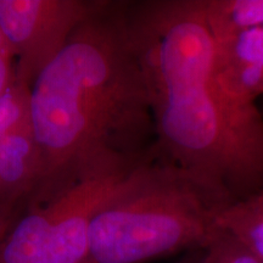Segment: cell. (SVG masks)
Masks as SVG:
<instances>
[{
    "mask_svg": "<svg viewBox=\"0 0 263 263\" xmlns=\"http://www.w3.org/2000/svg\"><path fill=\"white\" fill-rule=\"evenodd\" d=\"M216 224L263 262V185L219 211Z\"/></svg>",
    "mask_w": 263,
    "mask_h": 263,
    "instance_id": "cell-7",
    "label": "cell"
},
{
    "mask_svg": "<svg viewBox=\"0 0 263 263\" xmlns=\"http://www.w3.org/2000/svg\"><path fill=\"white\" fill-rule=\"evenodd\" d=\"M217 76L227 91L248 104L263 95V28L216 41Z\"/></svg>",
    "mask_w": 263,
    "mask_h": 263,
    "instance_id": "cell-5",
    "label": "cell"
},
{
    "mask_svg": "<svg viewBox=\"0 0 263 263\" xmlns=\"http://www.w3.org/2000/svg\"><path fill=\"white\" fill-rule=\"evenodd\" d=\"M93 4L85 0H0V29L15 52L16 83L32 87Z\"/></svg>",
    "mask_w": 263,
    "mask_h": 263,
    "instance_id": "cell-4",
    "label": "cell"
},
{
    "mask_svg": "<svg viewBox=\"0 0 263 263\" xmlns=\"http://www.w3.org/2000/svg\"><path fill=\"white\" fill-rule=\"evenodd\" d=\"M200 263H263L242 246L238 240L219 232L212 241L201 250Z\"/></svg>",
    "mask_w": 263,
    "mask_h": 263,
    "instance_id": "cell-10",
    "label": "cell"
},
{
    "mask_svg": "<svg viewBox=\"0 0 263 263\" xmlns=\"http://www.w3.org/2000/svg\"><path fill=\"white\" fill-rule=\"evenodd\" d=\"M203 8L216 41L263 28V0H203Z\"/></svg>",
    "mask_w": 263,
    "mask_h": 263,
    "instance_id": "cell-8",
    "label": "cell"
},
{
    "mask_svg": "<svg viewBox=\"0 0 263 263\" xmlns=\"http://www.w3.org/2000/svg\"><path fill=\"white\" fill-rule=\"evenodd\" d=\"M228 205L216 190L153 153L94 217L83 263H145L205 249L221 232L216 218Z\"/></svg>",
    "mask_w": 263,
    "mask_h": 263,
    "instance_id": "cell-3",
    "label": "cell"
},
{
    "mask_svg": "<svg viewBox=\"0 0 263 263\" xmlns=\"http://www.w3.org/2000/svg\"><path fill=\"white\" fill-rule=\"evenodd\" d=\"M16 82V58L4 33L0 29V97Z\"/></svg>",
    "mask_w": 263,
    "mask_h": 263,
    "instance_id": "cell-11",
    "label": "cell"
},
{
    "mask_svg": "<svg viewBox=\"0 0 263 263\" xmlns=\"http://www.w3.org/2000/svg\"><path fill=\"white\" fill-rule=\"evenodd\" d=\"M129 34L153 116L154 155L228 201L263 185V116L217 76L203 0L127 2Z\"/></svg>",
    "mask_w": 263,
    "mask_h": 263,
    "instance_id": "cell-1",
    "label": "cell"
},
{
    "mask_svg": "<svg viewBox=\"0 0 263 263\" xmlns=\"http://www.w3.org/2000/svg\"><path fill=\"white\" fill-rule=\"evenodd\" d=\"M41 177L29 206L84 177L133 170L155 141L127 2L94 0L29 97Z\"/></svg>",
    "mask_w": 263,
    "mask_h": 263,
    "instance_id": "cell-2",
    "label": "cell"
},
{
    "mask_svg": "<svg viewBox=\"0 0 263 263\" xmlns=\"http://www.w3.org/2000/svg\"><path fill=\"white\" fill-rule=\"evenodd\" d=\"M15 221L16 217L14 215L0 209V245L3 244V241H4L10 228H11Z\"/></svg>",
    "mask_w": 263,
    "mask_h": 263,
    "instance_id": "cell-12",
    "label": "cell"
},
{
    "mask_svg": "<svg viewBox=\"0 0 263 263\" xmlns=\"http://www.w3.org/2000/svg\"><path fill=\"white\" fill-rule=\"evenodd\" d=\"M41 177V154L32 123L0 140V209L14 215L24 199L31 200Z\"/></svg>",
    "mask_w": 263,
    "mask_h": 263,
    "instance_id": "cell-6",
    "label": "cell"
},
{
    "mask_svg": "<svg viewBox=\"0 0 263 263\" xmlns=\"http://www.w3.org/2000/svg\"><path fill=\"white\" fill-rule=\"evenodd\" d=\"M29 97L31 88L16 82L0 97V140L11 132L31 123Z\"/></svg>",
    "mask_w": 263,
    "mask_h": 263,
    "instance_id": "cell-9",
    "label": "cell"
},
{
    "mask_svg": "<svg viewBox=\"0 0 263 263\" xmlns=\"http://www.w3.org/2000/svg\"><path fill=\"white\" fill-rule=\"evenodd\" d=\"M200 255H201V250H197L195 252V257L186 259V261H183L182 263H200Z\"/></svg>",
    "mask_w": 263,
    "mask_h": 263,
    "instance_id": "cell-13",
    "label": "cell"
}]
</instances>
